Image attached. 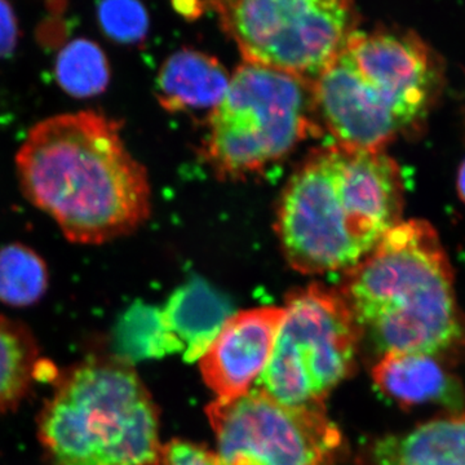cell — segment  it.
I'll return each mask as SVG.
<instances>
[{
    "instance_id": "1",
    "label": "cell",
    "mask_w": 465,
    "mask_h": 465,
    "mask_svg": "<svg viewBox=\"0 0 465 465\" xmlns=\"http://www.w3.org/2000/svg\"><path fill=\"white\" fill-rule=\"evenodd\" d=\"M24 195L79 244L125 237L146 222L152 192L121 124L94 110L34 125L16 155Z\"/></svg>"
},
{
    "instance_id": "2",
    "label": "cell",
    "mask_w": 465,
    "mask_h": 465,
    "mask_svg": "<svg viewBox=\"0 0 465 465\" xmlns=\"http://www.w3.org/2000/svg\"><path fill=\"white\" fill-rule=\"evenodd\" d=\"M403 182L384 150L333 143L312 153L291 176L277 232L295 271L324 274L356 266L401 223Z\"/></svg>"
},
{
    "instance_id": "3",
    "label": "cell",
    "mask_w": 465,
    "mask_h": 465,
    "mask_svg": "<svg viewBox=\"0 0 465 465\" xmlns=\"http://www.w3.org/2000/svg\"><path fill=\"white\" fill-rule=\"evenodd\" d=\"M443 76L440 54L412 30L357 29L314 79V112L336 143L384 150L424 124Z\"/></svg>"
},
{
    "instance_id": "4",
    "label": "cell",
    "mask_w": 465,
    "mask_h": 465,
    "mask_svg": "<svg viewBox=\"0 0 465 465\" xmlns=\"http://www.w3.org/2000/svg\"><path fill=\"white\" fill-rule=\"evenodd\" d=\"M342 299L363 335L385 353L443 358L465 344L451 264L436 229L401 222L345 272Z\"/></svg>"
},
{
    "instance_id": "5",
    "label": "cell",
    "mask_w": 465,
    "mask_h": 465,
    "mask_svg": "<svg viewBox=\"0 0 465 465\" xmlns=\"http://www.w3.org/2000/svg\"><path fill=\"white\" fill-rule=\"evenodd\" d=\"M39 437L54 465L163 463L157 406L124 362L67 372L43 409Z\"/></svg>"
},
{
    "instance_id": "6",
    "label": "cell",
    "mask_w": 465,
    "mask_h": 465,
    "mask_svg": "<svg viewBox=\"0 0 465 465\" xmlns=\"http://www.w3.org/2000/svg\"><path fill=\"white\" fill-rule=\"evenodd\" d=\"M313 82L243 63L208 118L204 158L219 176L238 179L284 157L313 124Z\"/></svg>"
},
{
    "instance_id": "7",
    "label": "cell",
    "mask_w": 465,
    "mask_h": 465,
    "mask_svg": "<svg viewBox=\"0 0 465 465\" xmlns=\"http://www.w3.org/2000/svg\"><path fill=\"white\" fill-rule=\"evenodd\" d=\"M362 332L339 290L291 293L268 366L255 387L289 406H322L353 371Z\"/></svg>"
},
{
    "instance_id": "8",
    "label": "cell",
    "mask_w": 465,
    "mask_h": 465,
    "mask_svg": "<svg viewBox=\"0 0 465 465\" xmlns=\"http://www.w3.org/2000/svg\"><path fill=\"white\" fill-rule=\"evenodd\" d=\"M256 64L313 82L360 25L354 0H206Z\"/></svg>"
},
{
    "instance_id": "9",
    "label": "cell",
    "mask_w": 465,
    "mask_h": 465,
    "mask_svg": "<svg viewBox=\"0 0 465 465\" xmlns=\"http://www.w3.org/2000/svg\"><path fill=\"white\" fill-rule=\"evenodd\" d=\"M220 465H330L341 432L322 406H289L258 387L207 406Z\"/></svg>"
},
{
    "instance_id": "10",
    "label": "cell",
    "mask_w": 465,
    "mask_h": 465,
    "mask_svg": "<svg viewBox=\"0 0 465 465\" xmlns=\"http://www.w3.org/2000/svg\"><path fill=\"white\" fill-rule=\"evenodd\" d=\"M284 308L265 307L232 314L200 358L203 381L217 400L247 393L271 361Z\"/></svg>"
},
{
    "instance_id": "11",
    "label": "cell",
    "mask_w": 465,
    "mask_h": 465,
    "mask_svg": "<svg viewBox=\"0 0 465 465\" xmlns=\"http://www.w3.org/2000/svg\"><path fill=\"white\" fill-rule=\"evenodd\" d=\"M381 393L402 407L437 405L463 412L465 391L443 358L425 353H385L372 370Z\"/></svg>"
},
{
    "instance_id": "12",
    "label": "cell",
    "mask_w": 465,
    "mask_h": 465,
    "mask_svg": "<svg viewBox=\"0 0 465 465\" xmlns=\"http://www.w3.org/2000/svg\"><path fill=\"white\" fill-rule=\"evenodd\" d=\"M229 82L231 75L217 58L183 48L159 69L155 96L167 112H213L224 97Z\"/></svg>"
},
{
    "instance_id": "13",
    "label": "cell",
    "mask_w": 465,
    "mask_h": 465,
    "mask_svg": "<svg viewBox=\"0 0 465 465\" xmlns=\"http://www.w3.org/2000/svg\"><path fill=\"white\" fill-rule=\"evenodd\" d=\"M161 312L167 331L188 362L203 356L232 316L231 302L202 280H193L174 291Z\"/></svg>"
},
{
    "instance_id": "14",
    "label": "cell",
    "mask_w": 465,
    "mask_h": 465,
    "mask_svg": "<svg viewBox=\"0 0 465 465\" xmlns=\"http://www.w3.org/2000/svg\"><path fill=\"white\" fill-rule=\"evenodd\" d=\"M371 465H465V412H448L379 440Z\"/></svg>"
},
{
    "instance_id": "15",
    "label": "cell",
    "mask_w": 465,
    "mask_h": 465,
    "mask_svg": "<svg viewBox=\"0 0 465 465\" xmlns=\"http://www.w3.org/2000/svg\"><path fill=\"white\" fill-rule=\"evenodd\" d=\"M38 348L23 324L0 316V414L20 403L32 387Z\"/></svg>"
},
{
    "instance_id": "16",
    "label": "cell",
    "mask_w": 465,
    "mask_h": 465,
    "mask_svg": "<svg viewBox=\"0 0 465 465\" xmlns=\"http://www.w3.org/2000/svg\"><path fill=\"white\" fill-rule=\"evenodd\" d=\"M114 344L125 361L161 358L180 351L167 331L162 312L136 302L121 317L114 331Z\"/></svg>"
},
{
    "instance_id": "17",
    "label": "cell",
    "mask_w": 465,
    "mask_h": 465,
    "mask_svg": "<svg viewBox=\"0 0 465 465\" xmlns=\"http://www.w3.org/2000/svg\"><path fill=\"white\" fill-rule=\"evenodd\" d=\"M58 85L76 99L99 96L108 88V57L99 45L88 39H75L60 51L54 64Z\"/></svg>"
},
{
    "instance_id": "18",
    "label": "cell",
    "mask_w": 465,
    "mask_h": 465,
    "mask_svg": "<svg viewBox=\"0 0 465 465\" xmlns=\"http://www.w3.org/2000/svg\"><path fill=\"white\" fill-rule=\"evenodd\" d=\"M45 260L25 244L12 243L0 250V302L29 307L42 299L48 287Z\"/></svg>"
},
{
    "instance_id": "19",
    "label": "cell",
    "mask_w": 465,
    "mask_h": 465,
    "mask_svg": "<svg viewBox=\"0 0 465 465\" xmlns=\"http://www.w3.org/2000/svg\"><path fill=\"white\" fill-rule=\"evenodd\" d=\"M97 18L103 32L114 42L134 45L148 34V11L140 0H100Z\"/></svg>"
},
{
    "instance_id": "20",
    "label": "cell",
    "mask_w": 465,
    "mask_h": 465,
    "mask_svg": "<svg viewBox=\"0 0 465 465\" xmlns=\"http://www.w3.org/2000/svg\"><path fill=\"white\" fill-rule=\"evenodd\" d=\"M162 465H220L216 455L203 446L174 440L164 446Z\"/></svg>"
},
{
    "instance_id": "21",
    "label": "cell",
    "mask_w": 465,
    "mask_h": 465,
    "mask_svg": "<svg viewBox=\"0 0 465 465\" xmlns=\"http://www.w3.org/2000/svg\"><path fill=\"white\" fill-rule=\"evenodd\" d=\"M18 26L8 0H0V57H8L16 48Z\"/></svg>"
},
{
    "instance_id": "22",
    "label": "cell",
    "mask_w": 465,
    "mask_h": 465,
    "mask_svg": "<svg viewBox=\"0 0 465 465\" xmlns=\"http://www.w3.org/2000/svg\"><path fill=\"white\" fill-rule=\"evenodd\" d=\"M173 8L188 20H195L201 16L204 9L203 0H171Z\"/></svg>"
},
{
    "instance_id": "23",
    "label": "cell",
    "mask_w": 465,
    "mask_h": 465,
    "mask_svg": "<svg viewBox=\"0 0 465 465\" xmlns=\"http://www.w3.org/2000/svg\"><path fill=\"white\" fill-rule=\"evenodd\" d=\"M457 185L459 195H460L461 201L465 203V161L460 168H459Z\"/></svg>"
}]
</instances>
